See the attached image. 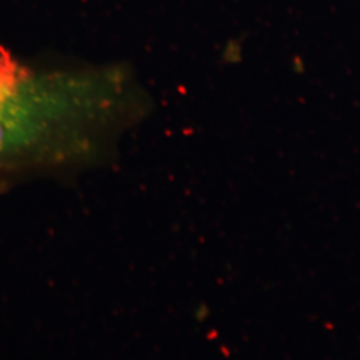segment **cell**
<instances>
[{
    "instance_id": "cell-1",
    "label": "cell",
    "mask_w": 360,
    "mask_h": 360,
    "mask_svg": "<svg viewBox=\"0 0 360 360\" xmlns=\"http://www.w3.org/2000/svg\"><path fill=\"white\" fill-rule=\"evenodd\" d=\"M142 109L117 69L32 72L0 53V175L87 164Z\"/></svg>"
}]
</instances>
